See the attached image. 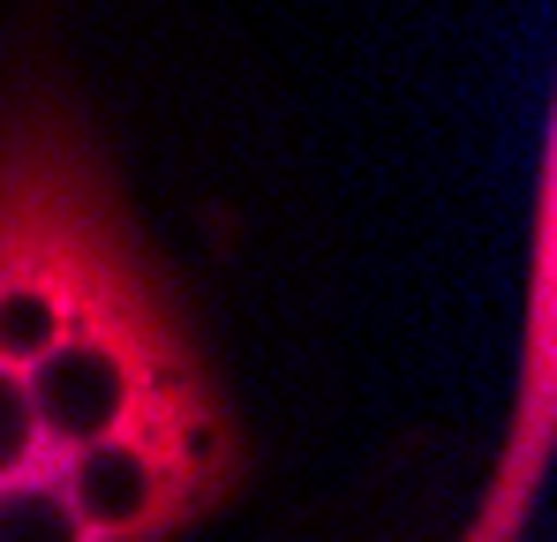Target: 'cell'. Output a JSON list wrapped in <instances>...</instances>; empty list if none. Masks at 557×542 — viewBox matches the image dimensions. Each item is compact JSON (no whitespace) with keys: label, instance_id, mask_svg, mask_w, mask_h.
I'll return each mask as SVG.
<instances>
[{"label":"cell","instance_id":"cell-2","mask_svg":"<svg viewBox=\"0 0 557 542\" xmlns=\"http://www.w3.org/2000/svg\"><path fill=\"white\" fill-rule=\"evenodd\" d=\"M535 317H528V392H520V422L505 438V459H497V482L474 513V528L460 542H520L528 528V497H535V475H543V452H550V219L535 226Z\"/></svg>","mask_w":557,"mask_h":542},{"label":"cell","instance_id":"cell-1","mask_svg":"<svg viewBox=\"0 0 557 542\" xmlns=\"http://www.w3.org/2000/svg\"><path fill=\"white\" fill-rule=\"evenodd\" d=\"M242 475L226 377L91 121L0 98V542H182Z\"/></svg>","mask_w":557,"mask_h":542}]
</instances>
